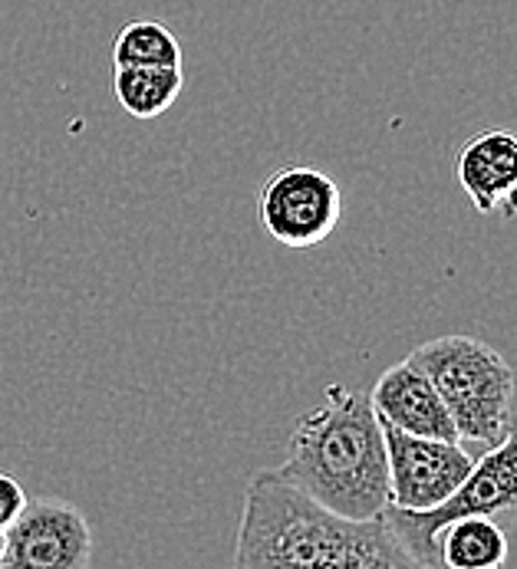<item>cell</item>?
Returning <instances> with one entry per match:
<instances>
[{
	"mask_svg": "<svg viewBox=\"0 0 517 569\" xmlns=\"http://www.w3.org/2000/svg\"><path fill=\"white\" fill-rule=\"evenodd\" d=\"M238 569H419L386 517L349 520L277 471H258L241 507Z\"/></svg>",
	"mask_w": 517,
	"mask_h": 569,
	"instance_id": "6da1fadb",
	"label": "cell"
},
{
	"mask_svg": "<svg viewBox=\"0 0 517 569\" xmlns=\"http://www.w3.org/2000/svg\"><path fill=\"white\" fill-rule=\"evenodd\" d=\"M274 471L349 520L379 517L389 507V458L369 396L330 386L294 425L287 458Z\"/></svg>",
	"mask_w": 517,
	"mask_h": 569,
	"instance_id": "7a4b0ae2",
	"label": "cell"
},
{
	"mask_svg": "<svg viewBox=\"0 0 517 569\" xmlns=\"http://www.w3.org/2000/svg\"><path fill=\"white\" fill-rule=\"evenodd\" d=\"M409 359L429 376L451 415L455 435L465 448L488 451L511 428L515 369L488 342L448 332L416 346Z\"/></svg>",
	"mask_w": 517,
	"mask_h": 569,
	"instance_id": "3957f363",
	"label": "cell"
},
{
	"mask_svg": "<svg viewBox=\"0 0 517 569\" xmlns=\"http://www.w3.org/2000/svg\"><path fill=\"white\" fill-rule=\"evenodd\" d=\"M471 513L491 517L505 530H517V421H511V428L505 431L498 445H491L488 451H481V458H475L468 478L438 507L406 510V507L389 503L382 510L399 547L412 557V563L419 569L441 567V557H438L441 527Z\"/></svg>",
	"mask_w": 517,
	"mask_h": 569,
	"instance_id": "277c9868",
	"label": "cell"
},
{
	"mask_svg": "<svg viewBox=\"0 0 517 569\" xmlns=\"http://www.w3.org/2000/svg\"><path fill=\"white\" fill-rule=\"evenodd\" d=\"M264 231L290 250L324 244L344 218L340 184L314 164H284L258 191Z\"/></svg>",
	"mask_w": 517,
	"mask_h": 569,
	"instance_id": "5b68a950",
	"label": "cell"
},
{
	"mask_svg": "<svg viewBox=\"0 0 517 569\" xmlns=\"http://www.w3.org/2000/svg\"><path fill=\"white\" fill-rule=\"evenodd\" d=\"M382 425V421H379ZM389 458V503L406 510H429L448 500L468 478L475 455L455 438L409 435L382 425Z\"/></svg>",
	"mask_w": 517,
	"mask_h": 569,
	"instance_id": "8992f818",
	"label": "cell"
},
{
	"mask_svg": "<svg viewBox=\"0 0 517 569\" xmlns=\"http://www.w3.org/2000/svg\"><path fill=\"white\" fill-rule=\"evenodd\" d=\"M10 569H87L92 527L87 513L63 497H27L20 517L3 530Z\"/></svg>",
	"mask_w": 517,
	"mask_h": 569,
	"instance_id": "52a82bcc",
	"label": "cell"
},
{
	"mask_svg": "<svg viewBox=\"0 0 517 569\" xmlns=\"http://www.w3.org/2000/svg\"><path fill=\"white\" fill-rule=\"evenodd\" d=\"M458 184L471 198L478 214L517 218V136L508 129H488L471 136L455 162Z\"/></svg>",
	"mask_w": 517,
	"mask_h": 569,
	"instance_id": "ba28073f",
	"label": "cell"
},
{
	"mask_svg": "<svg viewBox=\"0 0 517 569\" xmlns=\"http://www.w3.org/2000/svg\"><path fill=\"white\" fill-rule=\"evenodd\" d=\"M369 406L382 425H392V428L409 431V435L455 438L458 441L451 415L441 402L435 382L409 356L399 359L396 366H389L376 379V386L369 392Z\"/></svg>",
	"mask_w": 517,
	"mask_h": 569,
	"instance_id": "9c48e42d",
	"label": "cell"
},
{
	"mask_svg": "<svg viewBox=\"0 0 517 569\" xmlns=\"http://www.w3.org/2000/svg\"><path fill=\"white\" fill-rule=\"evenodd\" d=\"M438 557L448 569H498L508 563V530L481 513L458 517L438 533Z\"/></svg>",
	"mask_w": 517,
	"mask_h": 569,
	"instance_id": "30bf717a",
	"label": "cell"
},
{
	"mask_svg": "<svg viewBox=\"0 0 517 569\" xmlns=\"http://www.w3.org/2000/svg\"><path fill=\"white\" fill-rule=\"evenodd\" d=\"M112 89L116 102L132 119L152 122L178 102L185 89V73L181 67H116Z\"/></svg>",
	"mask_w": 517,
	"mask_h": 569,
	"instance_id": "8fae6325",
	"label": "cell"
},
{
	"mask_svg": "<svg viewBox=\"0 0 517 569\" xmlns=\"http://www.w3.org/2000/svg\"><path fill=\"white\" fill-rule=\"evenodd\" d=\"M116 67H181V43L172 30L152 17L129 20L112 40Z\"/></svg>",
	"mask_w": 517,
	"mask_h": 569,
	"instance_id": "7c38bea8",
	"label": "cell"
},
{
	"mask_svg": "<svg viewBox=\"0 0 517 569\" xmlns=\"http://www.w3.org/2000/svg\"><path fill=\"white\" fill-rule=\"evenodd\" d=\"M27 503V490L20 488V481H13L10 475H0V530H7L20 510Z\"/></svg>",
	"mask_w": 517,
	"mask_h": 569,
	"instance_id": "4fadbf2b",
	"label": "cell"
},
{
	"mask_svg": "<svg viewBox=\"0 0 517 569\" xmlns=\"http://www.w3.org/2000/svg\"><path fill=\"white\" fill-rule=\"evenodd\" d=\"M3 557H7V533L0 530V567H3Z\"/></svg>",
	"mask_w": 517,
	"mask_h": 569,
	"instance_id": "5bb4252c",
	"label": "cell"
}]
</instances>
